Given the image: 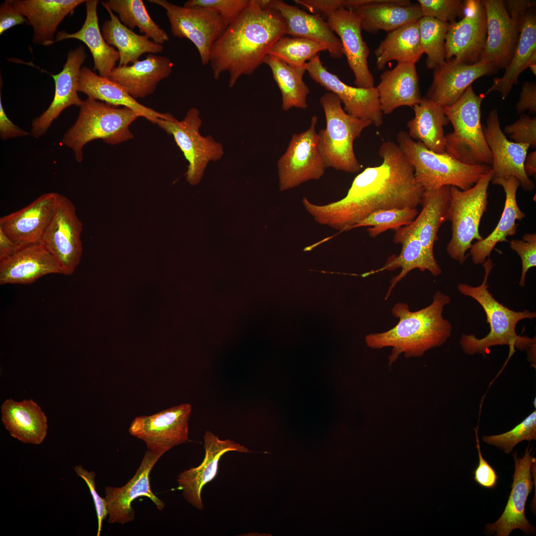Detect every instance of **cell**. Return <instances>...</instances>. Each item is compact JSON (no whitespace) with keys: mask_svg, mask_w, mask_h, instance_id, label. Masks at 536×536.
Returning a JSON list of instances; mask_svg holds the SVG:
<instances>
[{"mask_svg":"<svg viewBox=\"0 0 536 536\" xmlns=\"http://www.w3.org/2000/svg\"><path fill=\"white\" fill-rule=\"evenodd\" d=\"M505 134H510V138L515 142L529 144L533 148L536 147V117L521 114L519 119L513 124L506 126Z\"/></svg>","mask_w":536,"mask_h":536,"instance_id":"cell-51","label":"cell"},{"mask_svg":"<svg viewBox=\"0 0 536 536\" xmlns=\"http://www.w3.org/2000/svg\"><path fill=\"white\" fill-rule=\"evenodd\" d=\"M305 68L313 80L337 95L347 113L370 121L376 127L383 124V113L376 87L363 88L344 83L323 65L319 54L307 62Z\"/></svg>","mask_w":536,"mask_h":536,"instance_id":"cell-15","label":"cell"},{"mask_svg":"<svg viewBox=\"0 0 536 536\" xmlns=\"http://www.w3.org/2000/svg\"><path fill=\"white\" fill-rule=\"evenodd\" d=\"M250 0H189L184 5L204 8L218 14L227 26L233 23L249 4Z\"/></svg>","mask_w":536,"mask_h":536,"instance_id":"cell-49","label":"cell"},{"mask_svg":"<svg viewBox=\"0 0 536 536\" xmlns=\"http://www.w3.org/2000/svg\"><path fill=\"white\" fill-rule=\"evenodd\" d=\"M286 35L284 19L276 10L262 9L250 0L240 16L215 41L209 59L212 75L218 79L228 73L233 87L242 75H250L264 63L275 43Z\"/></svg>","mask_w":536,"mask_h":536,"instance_id":"cell-2","label":"cell"},{"mask_svg":"<svg viewBox=\"0 0 536 536\" xmlns=\"http://www.w3.org/2000/svg\"><path fill=\"white\" fill-rule=\"evenodd\" d=\"M191 404L186 403L149 416L136 417L129 432L143 441L147 450L164 455L172 448L189 441Z\"/></svg>","mask_w":536,"mask_h":536,"instance_id":"cell-14","label":"cell"},{"mask_svg":"<svg viewBox=\"0 0 536 536\" xmlns=\"http://www.w3.org/2000/svg\"><path fill=\"white\" fill-rule=\"evenodd\" d=\"M535 75H536V64H533L529 67Z\"/></svg>","mask_w":536,"mask_h":536,"instance_id":"cell-60","label":"cell"},{"mask_svg":"<svg viewBox=\"0 0 536 536\" xmlns=\"http://www.w3.org/2000/svg\"><path fill=\"white\" fill-rule=\"evenodd\" d=\"M104 3L118 14L120 21L133 30L139 31L154 42L163 45L168 41L167 33L157 25L148 14L141 0H108Z\"/></svg>","mask_w":536,"mask_h":536,"instance_id":"cell-43","label":"cell"},{"mask_svg":"<svg viewBox=\"0 0 536 536\" xmlns=\"http://www.w3.org/2000/svg\"><path fill=\"white\" fill-rule=\"evenodd\" d=\"M79 107L76 121L61 141L73 151L78 162L83 160V146L93 140L101 139L115 145L134 138L130 126L140 116L132 109L89 97L82 101Z\"/></svg>","mask_w":536,"mask_h":536,"instance_id":"cell-6","label":"cell"},{"mask_svg":"<svg viewBox=\"0 0 536 536\" xmlns=\"http://www.w3.org/2000/svg\"><path fill=\"white\" fill-rule=\"evenodd\" d=\"M450 302L448 295L438 290L431 303L417 311H411L405 303H396L391 312L399 319L398 324L386 332L367 335L365 338L367 346L375 349L391 347L389 366L402 354L406 358L422 356L426 351L443 345L450 337L452 326L443 315L444 307Z\"/></svg>","mask_w":536,"mask_h":536,"instance_id":"cell-3","label":"cell"},{"mask_svg":"<svg viewBox=\"0 0 536 536\" xmlns=\"http://www.w3.org/2000/svg\"><path fill=\"white\" fill-rule=\"evenodd\" d=\"M327 22L339 37L343 55L354 74L355 86L374 87V78L368 64L369 49L363 39L359 16L351 10L342 8L331 13Z\"/></svg>","mask_w":536,"mask_h":536,"instance_id":"cell-21","label":"cell"},{"mask_svg":"<svg viewBox=\"0 0 536 536\" xmlns=\"http://www.w3.org/2000/svg\"><path fill=\"white\" fill-rule=\"evenodd\" d=\"M413 108L414 116L407 123L409 136L432 151L445 153L444 127L450 121L443 108L424 97Z\"/></svg>","mask_w":536,"mask_h":536,"instance_id":"cell-40","label":"cell"},{"mask_svg":"<svg viewBox=\"0 0 536 536\" xmlns=\"http://www.w3.org/2000/svg\"><path fill=\"white\" fill-rule=\"evenodd\" d=\"M78 91L88 97L115 107L132 109L149 122L156 124L158 119H167L173 115L162 113L139 103L119 84L97 74L87 67H81L79 76Z\"/></svg>","mask_w":536,"mask_h":536,"instance_id":"cell-33","label":"cell"},{"mask_svg":"<svg viewBox=\"0 0 536 536\" xmlns=\"http://www.w3.org/2000/svg\"><path fill=\"white\" fill-rule=\"evenodd\" d=\"M201 123L199 109L193 107L181 121L172 116L167 119H158L156 123L173 136L182 151L189 163L186 178L192 185L199 183L209 162L219 160L224 154L220 143L210 135L201 134Z\"/></svg>","mask_w":536,"mask_h":536,"instance_id":"cell-10","label":"cell"},{"mask_svg":"<svg viewBox=\"0 0 536 536\" xmlns=\"http://www.w3.org/2000/svg\"><path fill=\"white\" fill-rule=\"evenodd\" d=\"M518 41L509 66L501 77L493 79L485 94L498 91L505 100L513 86L518 83L519 75L530 66L536 64V13L535 6L528 9L520 17Z\"/></svg>","mask_w":536,"mask_h":536,"instance_id":"cell-35","label":"cell"},{"mask_svg":"<svg viewBox=\"0 0 536 536\" xmlns=\"http://www.w3.org/2000/svg\"><path fill=\"white\" fill-rule=\"evenodd\" d=\"M205 455L202 462L180 473L177 478L178 489L185 500L199 510L203 509L201 491L203 486L217 475L221 456L229 451L250 453L246 447L229 439L220 440L209 431L204 435Z\"/></svg>","mask_w":536,"mask_h":536,"instance_id":"cell-22","label":"cell"},{"mask_svg":"<svg viewBox=\"0 0 536 536\" xmlns=\"http://www.w3.org/2000/svg\"><path fill=\"white\" fill-rule=\"evenodd\" d=\"M73 469L77 475L84 480L89 489L97 517V536H99L102 531L103 521L107 518L108 514L105 498L100 496L96 489L95 473L94 471H88L84 469L81 465L76 466Z\"/></svg>","mask_w":536,"mask_h":536,"instance_id":"cell-52","label":"cell"},{"mask_svg":"<svg viewBox=\"0 0 536 536\" xmlns=\"http://www.w3.org/2000/svg\"><path fill=\"white\" fill-rule=\"evenodd\" d=\"M102 3L110 19L103 23L101 33L106 43L118 49L120 56L118 66L133 64L145 53L156 55L162 52L163 45L154 42L144 34L134 32L120 21L103 1Z\"/></svg>","mask_w":536,"mask_h":536,"instance_id":"cell-39","label":"cell"},{"mask_svg":"<svg viewBox=\"0 0 536 536\" xmlns=\"http://www.w3.org/2000/svg\"><path fill=\"white\" fill-rule=\"evenodd\" d=\"M376 88L383 114H391L401 106L413 107L422 98L415 63H398L393 69L385 70Z\"/></svg>","mask_w":536,"mask_h":536,"instance_id":"cell-31","label":"cell"},{"mask_svg":"<svg viewBox=\"0 0 536 536\" xmlns=\"http://www.w3.org/2000/svg\"><path fill=\"white\" fill-rule=\"evenodd\" d=\"M451 187L444 186L434 190H424L418 216L408 225L399 228L405 233H415L423 247L434 255V245L441 225L447 221L451 200Z\"/></svg>","mask_w":536,"mask_h":536,"instance_id":"cell-36","label":"cell"},{"mask_svg":"<svg viewBox=\"0 0 536 536\" xmlns=\"http://www.w3.org/2000/svg\"><path fill=\"white\" fill-rule=\"evenodd\" d=\"M173 67L169 58L148 54L145 59L131 65L116 66L108 78L135 99L144 98L153 93L157 84L170 75Z\"/></svg>","mask_w":536,"mask_h":536,"instance_id":"cell-28","label":"cell"},{"mask_svg":"<svg viewBox=\"0 0 536 536\" xmlns=\"http://www.w3.org/2000/svg\"><path fill=\"white\" fill-rule=\"evenodd\" d=\"M31 135L14 124L7 117L2 104L0 95V137L3 140L8 139Z\"/></svg>","mask_w":536,"mask_h":536,"instance_id":"cell-57","label":"cell"},{"mask_svg":"<svg viewBox=\"0 0 536 536\" xmlns=\"http://www.w3.org/2000/svg\"><path fill=\"white\" fill-rule=\"evenodd\" d=\"M55 192L44 194L23 208L0 218V228L20 246L40 243L56 203Z\"/></svg>","mask_w":536,"mask_h":536,"instance_id":"cell-26","label":"cell"},{"mask_svg":"<svg viewBox=\"0 0 536 536\" xmlns=\"http://www.w3.org/2000/svg\"><path fill=\"white\" fill-rule=\"evenodd\" d=\"M82 227L74 204L56 193L54 211L40 243L59 263L64 275L73 274L80 263Z\"/></svg>","mask_w":536,"mask_h":536,"instance_id":"cell-11","label":"cell"},{"mask_svg":"<svg viewBox=\"0 0 536 536\" xmlns=\"http://www.w3.org/2000/svg\"><path fill=\"white\" fill-rule=\"evenodd\" d=\"M87 58L83 46L79 45L69 51L62 70L52 74L55 83L54 98L47 110L33 120L31 134L39 138L44 134L53 122L67 108L72 105L80 107L82 101L77 92L79 76L82 65Z\"/></svg>","mask_w":536,"mask_h":536,"instance_id":"cell-24","label":"cell"},{"mask_svg":"<svg viewBox=\"0 0 536 536\" xmlns=\"http://www.w3.org/2000/svg\"><path fill=\"white\" fill-rule=\"evenodd\" d=\"M21 247L14 242L0 228V260L12 255Z\"/></svg>","mask_w":536,"mask_h":536,"instance_id":"cell-58","label":"cell"},{"mask_svg":"<svg viewBox=\"0 0 536 536\" xmlns=\"http://www.w3.org/2000/svg\"><path fill=\"white\" fill-rule=\"evenodd\" d=\"M515 108L518 114H522L528 111L536 113V84L534 82H525L521 86L519 100Z\"/></svg>","mask_w":536,"mask_h":536,"instance_id":"cell-56","label":"cell"},{"mask_svg":"<svg viewBox=\"0 0 536 536\" xmlns=\"http://www.w3.org/2000/svg\"><path fill=\"white\" fill-rule=\"evenodd\" d=\"M474 430L479 462L474 471L473 479L478 484L482 487L486 488H493L496 485L498 476L495 470L482 455L478 436V426L474 429Z\"/></svg>","mask_w":536,"mask_h":536,"instance_id":"cell-53","label":"cell"},{"mask_svg":"<svg viewBox=\"0 0 536 536\" xmlns=\"http://www.w3.org/2000/svg\"><path fill=\"white\" fill-rule=\"evenodd\" d=\"M524 169L527 176L536 177V151H534L528 155L526 157L524 163Z\"/></svg>","mask_w":536,"mask_h":536,"instance_id":"cell-59","label":"cell"},{"mask_svg":"<svg viewBox=\"0 0 536 536\" xmlns=\"http://www.w3.org/2000/svg\"><path fill=\"white\" fill-rule=\"evenodd\" d=\"M166 11L172 35L187 38L196 46L203 66L209 64L211 49L227 26L216 12L204 8H189L166 0H149Z\"/></svg>","mask_w":536,"mask_h":536,"instance_id":"cell-13","label":"cell"},{"mask_svg":"<svg viewBox=\"0 0 536 536\" xmlns=\"http://www.w3.org/2000/svg\"><path fill=\"white\" fill-rule=\"evenodd\" d=\"M268 8L277 11L283 17L286 34L325 44L332 58L340 59L344 55L339 39L321 15L310 14L280 0H270Z\"/></svg>","mask_w":536,"mask_h":536,"instance_id":"cell-29","label":"cell"},{"mask_svg":"<svg viewBox=\"0 0 536 536\" xmlns=\"http://www.w3.org/2000/svg\"><path fill=\"white\" fill-rule=\"evenodd\" d=\"M484 269L483 280L480 285L472 286L467 283H460L458 290L462 294L470 297L482 307L489 324L490 332L484 337L478 338L473 334H462L459 344L463 351L469 355L480 354L484 357L489 353V348L496 345H508L510 355L514 353L515 348L527 351L528 360L532 366L536 364V338L517 334V324L524 319L536 317V313L529 310L517 312L509 309L497 301L489 291L488 276L494 267L492 260L488 258L482 264Z\"/></svg>","mask_w":536,"mask_h":536,"instance_id":"cell-4","label":"cell"},{"mask_svg":"<svg viewBox=\"0 0 536 536\" xmlns=\"http://www.w3.org/2000/svg\"><path fill=\"white\" fill-rule=\"evenodd\" d=\"M418 23L421 48L427 56L426 67L434 69L446 61L445 39L450 24L426 16Z\"/></svg>","mask_w":536,"mask_h":536,"instance_id":"cell-44","label":"cell"},{"mask_svg":"<svg viewBox=\"0 0 536 536\" xmlns=\"http://www.w3.org/2000/svg\"><path fill=\"white\" fill-rule=\"evenodd\" d=\"M327 50L321 43L298 37H281L273 45L268 55L293 66H304L318 54Z\"/></svg>","mask_w":536,"mask_h":536,"instance_id":"cell-45","label":"cell"},{"mask_svg":"<svg viewBox=\"0 0 536 536\" xmlns=\"http://www.w3.org/2000/svg\"><path fill=\"white\" fill-rule=\"evenodd\" d=\"M423 16L453 24L465 15L464 1L461 0H418Z\"/></svg>","mask_w":536,"mask_h":536,"instance_id":"cell-48","label":"cell"},{"mask_svg":"<svg viewBox=\"0 0 536 536\" xmlns=\"http://www.w3.org/2000/svg\"><path fill=\"white\" fill-rule=\"evenodd\" d=\"M465 15L450 24L446 35V60L455 58L468 64L480 61L487 36V21L481 0L464 1Z\"/></svg>","mask_w":536,"mask_h":536,"instance_id":"cell-16","label":"cell"},{"mask_svg":"<svg viewBox=\"0 0 536 536\" xmlns=\"http://www.w3.org/2000/svg\"><path fill=\"white\" fill-rule=\"evenodd\" d=\"M493 184L500 185L503 188L506 198L504 209L500 219L493 231L486 237L472 244L469 249L473 263L482 264L488 258L496 245L499 242L509 241L508 236L516 234L517 230L516 220H522L526 214L519 207L516 193L520 183L515 177L508 179L493 178Z\"/></svg>","mask_w":536,"mask_h":536,"instance_id":"cell-32","label":"cell"},{"mask_svg":"<svg viewBox=\"0 0 536 536\" xmlns=\"http://www.w3.org/2000/svg\"><path fill=\"white\" fill-rule=\"evenodd\" d=\"M97 0H86V18L81 28L77 32L68 33L59 31L54 42L68 39H75L83 42L89 48L93 59L94 69L101 76L109 78L113 69L120 60L118 50L109 45L100 29L97 14Z\"/></svg>","mask_w":536,"mask_h":536,"instance_id":"cell-37","label":"cell"},{"mask_svg":"<svg viewBox=\"0 0 536 536\" xmlns=\"http://www.w3.org/2000/svg\"><path fill=\"white\" fill-rule=\"evenodd\" d=\"M485 139L493 157V178L516 177L525 191L535 188V183L526 174L524 163L530 146L509 140L502 131L496 109L492 110L483 129Z\"/></svg>","mask_w":536,"mask_h":536,"instance_id":"cell-18","label":"cell"},{"mask_svg":"<svg viewBox=\"0 0 536 536\" xmlns=\"http://www.w3.org/2000/svg\"><path fill=\"white\" fill-rule=\"evenodd\" d=\"M486 12L487 36L480 61L496 69L509 65L517 45L520 23L509 14L502 0H481Z\"/></svg>","mask_w":536,"mask_h":536,"instance_id":"cell-19","label":"cell"},{"mask_svg":"<svg viewBox=\"0 0 536 536\" xmlns=\"http://www.w3.org/2000/svg\"><path fill=\"white\" fill-rule=\"evenodd\" d=\"M294 2L308 9L312 14H322L327 17L336 10L348 9L353 4V0H294Z\"/></svg>","mask_w":536,"mask_h":536,"instance_id":"cell-54","label":"cell"},{"mask_svg":"<svg viewBox=\"0 0 536 536\" xmlns=\"http://www.w3.org/2000/svg\"><path fill=\"white\" fill-rule=\"evenodd\" d=\"M395 231L393 241L395 243L401 244V251L398 255H392L389 257L381 269L394 270L400 268L401 270L392 278L386 300L396 284L413 269H418L422 272L428 270L435 277L442 273L434 255L425 249L415 233L403 232L399 228Z\"/></svg>","mask_w":536,"mask_h":536,"instance_id":"cell-38","label":"cell"},{"mask_svg":"<svg viewBox=\"0 0 536 536\" xmlns=\"http://www.w3.org/2000/svg\"><path fill=\"white\" fill-rule=\"evenodd\" d=\"M64 274L54 257L41 243L20 247L0 260V284H30L49 274Z\"/></svg>","mask_w":536,"mask_h":536,"instance_id":"cell-25","label":"cell"},{"mask_svg":"<svg viewBox=\"0 0 536 536\" xmlns=\"http://www.w3.org/2000/svg\"><path fill=\"white\" fill-rule=\"evenodd\" d=\"M397 141L413 168L416 183L424 190L450 186L466 191L491 169L489 165H469L446 152L432 151L421 142L414 141L405 131L398 134Z\"/></svg>","mask_w":536,"mask_h":536,"instance_id":"cell-5","label":"cell"},{"mask_svg":"<svg viewBox=\"0 0 536 536\" xmlns=\"http://www.w3.org/2000/svg\"><path fill=\"white\" fill-rule=\"evenodd\" d=\"M382 162L369 167L353 180L345 197L324 205L302 200L306 210L318 223L341 231L350 230L373 212L383 209L416 208L424 189L399 146L384 141L379 149Z\"/></svg>","mask_w":536,"mask_h":536,"instance_id":"cell-1","label":"cell"},{"mask_svg":"<svg viewBox=\"0 0 536 536\" xmlns=\"http://www.w3.org/2000/svg\"><path fill=\"white\" fill-rule=\"evenodd\" d=\"M496 70L491 64L481 61L468 64L455 58L446 60L434 69L432 83L425 97L443 108L450 106L473 82Z\"/></svg>","mask_w":536,"mask_h":536,"instance_id":"cell-23","label":"cell"},{"mask_svg":"<svg viewBox=\"0 0 536 536\" xmlns=\"http://www.w3.org/2000/svg\"><path fill=\"white\" fill-rule=\"evenodd\" d=\"M27 23V19L17 9L12 0H6L0 5V35L10 28Z\"/></svg>","mask_w":536,"mask_h":536,"instance_id":"cell-55","label":"cell"},{"mask_svg":"<svg viewBox=\"0 0 536 536\" xmlns=\"http://www.w3.org/2000/svg\"><path fill=\"white\" fill-rule=\"evenodd\" d=\"M416 208L406 207L391 208L375 211L357 223L353 229L370 226L367 228L369 235L375 238L388 230H396L409 224L417 216Z\"/></svg>","mask_w":536,"mask_h":536,"instance_id":"cell-46","label":"cell"},{"mask_svg":"<svg viewBox=\"0 0 536 536\" xmlns=\"http://www.w3.org/2000/svg\"><path fill=\"white\" fill-rule=\"evenodd\" d=\"M320 102L326 127L318 133L319 147L326 167L350 173L359 172L362 167L355 155L354 141L372 123L347 113L334 93H325Z\"/></svg>","mask_w":536,"mask_h":536,"instance_id":"cell-8","label":"cell"},{"mask_svg":"<svg viewBox=\"0 0 536 536\" xmlns=\"http://www.w3.org/2000/svg\"><path fill=\"white\" fill-rule=\"evenodd\" d=\"M348 9L359 16L362 30L372 34L389 33L423 17L419 4L408 0H364Z\"/></svg>","mask_w":536,"mask_h":536,"instance_id":"cell-27","label":"cell"},{"mask_svg":"<svg viewBox=\"0 0 536 536\" xmlns=\"http://www.w3.org/2000/svg\"><path fill=\"white\" fill-rule=\"evenodd\" d=\"M163 455L147 450L134 475L125 485L105 487L109 523L125 524L133 521L135 511L131 504L140 496L150 499L158 510L163 509L164 502L152 491L150 483V472Z\"/></svg>","mask_w":536,"mask_h":536,"instance_id":"cell-17","label":"cell"},{"mask_svg":"<svg viewBox=\"0 0 536 536\" xmlns=\"http://www.w3.org/2000/svg\"><path fill=\"white\" fill-rule=\"evenodd\" d=\"M376 66L383 70L391 61L398 63H416L423 54L421 49L418 21L388 33L375 52Z\"/></svg>","mask_w":536,"mask_h":536,"instance_id":"cell-41","label":"cell"},{"mask_svg":"<svg viewBox=\"0 0 536 536\" xmlns=\"http://www.w3.org/2000/svg\"><path fill=\"white\" fill-rule=\"evenodd\" d=\"M483 95H477L470 85L450 106L443 107L453 131L445 135V152L469 165L492 166L493 157L481 124Z\"/></svg>","mask_w":536,"mask_h":536,"instance_id":"cell-7","label":"cell"},{"mask_svg":"<svg viewBox=\"0 0 536 536\" xmlns=\"http://www.w3.org/2000/svg\"><path fill=\"white\" fill-rule=\"evenodd\" d=\"M318 118L314 116L306 131L293 134L285 152L277 162L281 191L294 188L311 180L320 179L326 167L316 131Z\"/></svg>","mask_w":536,"mask_h":536,"instance_id":"cell-12","label":"cell"},{"mask_svg":"<svg viewBox=\"0 0 536 536\" xmlns=\"http://www.w3.org/2000/svg\"><path fill=\"white\" fill-rule=\"evenodd\" d=\"M482 439L484 443L501 449L506 454L511 453L514 447L523 441L536 440V410L510 431L498 435H484Z\"/></svg>","mask_w":536,"mask_h":536,"instance_id":"cell-47","label":"cell"},{"mask_svg":"<svg viewBox=\"0 0 536 536\" xmlns=\"http://www.w3.org/2000/svg\"><path fill=\"white\" fill-rule=\"evenodd\" d=\"M493 177L491 169L473 187L462 191L451 187V200L447 221L451 223L452 238L446 247L448 255L463 265L467 252L474 240L483 238L479 232L481 219L487 210L488 188Z\"/></svg>","mask_w":536,"mask_h":536,"instance_id":"cell-9","label":"cell"},{"mask_svg":"<svg viewBox=\"0 0 536 536\" xmlns=\"http://www.w3.org/2000/svg\"><path fill=\"white\" fill-rule=\"evenodd\" d=\"M270 68L273 78L281 94V108L287 111L292 108L306 109L309 87L303 76L306 71L304 66H293L268 55L264 60Z\"/></svg>","mask_w":536,"mask_h":536,"instance_id":"cell-42","label":"cell"},{"mask_svg":"<svg viewBox=\"0 0 536 536\" xmlns=\"http://www.w3.org/2000/svg\"><path fill=\"white\" fill-rule=\"evenodd\" d=\"M512 250L520 256L522 262V273L519 286H525L528 270L536 267V234H525L522 240L514 239L509 242Z\"/></svg>","mask_w":536,"mask_h":536,"instance_id":"cell-50","label":"cell"},{"mask_svg":"<svg viewBox=\"0 0 536 536\" xmlns=\"http://www.w3.org/2000/svg\"><path fill=\"white\" fill-rule=\"evenodd\" d=\"M529 445L523 458L513 455L515 470L512 488L505 509L494 523L486 526L488 531L497 536H508L513 530L520 529L528 534L535 531L525 516V506L532 491L533 456Z\"/></svg>","mask_w":536,"mask_h":536,"instance_id":"cell-20","label":"cell"},{"mask_svg":"<svg viewBox=\"0 0 536 536\" xmlns=\"http://www.w3.org/2000/svg\"><path fill=\"white\" fill-rule=\"evenodd\" d=\"M1 421L12 437L27 444L39 445L45 439L47 418L38 404L32 400L16 402L12 399L1 406Z\"/></svg>","mask_w":536,"mask_h":536,"instance_id":"cell-34","label":"cell"},{"mask_svg":"<svg viewBox=\"0 0 536 536\" xmlns=\"http://www.w3.org/2000/svg\"><path fill=\"white\" fill-rule=\"evenodd\" d=\"M33 29L32 42L48 46L55 42L57 29L68 14L86 0H12Z\"/></svg>","mask_w":536,"mask_h":536,"instance_id":"cell-30","label":"cell"}]
</instances>
